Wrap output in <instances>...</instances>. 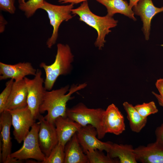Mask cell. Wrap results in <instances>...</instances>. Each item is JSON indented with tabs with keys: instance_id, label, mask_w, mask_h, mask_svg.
I'll list each match as a JSON object with an SVG mask.
<instances>
[{
	"instance_id": "16",
	"label": "cell",
	"mask_w": 163,
	"mask_h": 163,
	"mask_svg": "<svg viewBox=\"0 0 163 163\" xmlns=\"http://www.w3.org/2000/svg\"><path fill=\"white\" fill-rule=\"evenodd\" d=\"M28 92L24 79L14 81L5 110H11L27 106Z\"/></svg>"
},
{
	"instance_id": "25",
	"label": "cell",
	"mask_w": 163,
	"mask_h": 163,
	"mask_svg": "<svg viewBox=\"0 0 163 163\" xmlns=\"http://www.w3.org/2000/svg\"><path fill=\"white\" fill-rule=\"evenodd\" d=\"M134 107L139 114L144 118H147L149 115L156 113L158 111L153 101L137 104Z\"/></svg>"
},
{
	"instance_id": "33",
	"label": "cell",
	"mask_w": 163,
	"mask_h": 163,
	"mask_svg": "<svg viewBox=\"0 0 163 163\" xmlns=\"http://www.w3.org/2000/svg\"><path fill=\"white\" fill-rule=\"evenodd\" d=\"M140 0H129V5L132 8L135 6Z\"/></svg>"
},
{
	"instance_id": "26",
	"label": "cell",
	"mask_w": 163,
	"mask_h": 163,
	"mask_svg": "<svg viewBox=\"0 0 163 163\" xmlns=\"http://www.w3.org/2000/svg\"><path fill=\"white\" fill-rule=\"evenodd\" d=\"M14 81L12 79L8 81L6 83L5 88L0 94V113L5 110Z\"/></svg>"
},
{
	"instance_id": "30",
	"label": "cell",
	"mask_w": 163,
	"mask_h": 163,
	"mask_svg": "<svg viewBox=\"0 0 163 163\" xmlns=\"http://www.w3.org/2000/svg\"><path fill=\"white\" fill-rule=\"evenodd\" d=\"M7 21L5 20L2 14H0V33H2L5 30Z\"/></svg>"
},
{
	"instance_id": "32",
	"label": "cell",
	"mask_w": 163,
	"mask_h": 163,
	"mask_svg": "<svg viewBox=\"0 0 163 163\" xmlns=\"http://www.w3.org/2000/svg\"><path fill=\"white\" fill-rule=\"evenodd\" d=\"M152 93L157 99L159 105L163 107V96L153 91Z\"/></svg>"
},
{
	"instance_id": "15",
	"label": "cell",
	"mask_w": 163,
	"mask_h": 163,
	"mask_svg": "<svg viewBox=\"0 0 163 163\" xmlns=\"http://www.w3.org/2000/svg\"><path fill=\"white\" fill-rule=\"evenodd\" d=\"M137 161L142 163H163V148L155 142L146 146L140 145L134 149Z\"/></svg>"
},
{
	"instance_id": "3",
	"label": "cell",
	"mask_w": 163,
	"mask_h": 163,
	"mask_svg": "<svg viewBox=\"0 0 163 163\" xmlns=\"http://www.w3.org/2000/svg\"><path fill=\"white\" fill-rule=\"evenodd\" d=\"M57 47V52L54 62L50 65H47L44 62H42L40 64V67L43 68L45 72L44 86L47 91L52 90L60 75L69 74L72 69V63L74 60V55L69 46L67 44L59 43Z\"/></svg>"
},
{
	"instance_id": "4",
	"label": "cell",
	"mask_w": 163,
	"mask_h": 163,
	"mask_svg": "<svg viewBox=\"0 0 163 163\" xmlns=\"http://www.w3.org/2000/svg\"><path fill=\"white\" fill-rule=\"evenodd\" d=\"M105 110L101 108H90L81 103L71 108H67L66 116L82 126L91 125L96 129L97 137L103 138L102 121Z\"/></svg>"
},
{
	"instance_id": "29",
	"label": "cell",
	"mask_w": 163,
	"mask_h": 163,
	"mask_svg": "<svg viewBox=\"0 0 163 163\" xmlns=\"http://www.w3.org/2000/svg\"><path fill=\"white\" fill-rule=\"evenodd\" d=\"M155 86L159 94L163 96V78L158 79L156 82Z\"/></svg>"
},
{
	"instance_id": "34",
	"label": "cell",
	"mask_w": 163,
	"mask_h": 163,
	"mask_svg": "<svg viewBox=\"0 0 163 163\" xmlns=\"http://www.w3.org/2000/svg\"><path fill=\"white\" fill-rule=\"evenodd\" d=\"M18 2L19 4H22L25 2V0H18Z\"/></svg>"
},
{
	"instance_id": "21",
	"label": "cell",
	"mask_w": 163,
	"mask_h": 163,
	"mask_svg": "<svg viewBox=\"0 0 163 163\" xmlns=\"http://www.w3.org/2000/svg\"><path fill=\"white\" fill-rule=\"evenodd\" d=\"M123 105L126 113L127 118L131 130L136 133H139L145 126L147 118L142 116L134 106L128 102H124Z\"/></svg>"
},
{
	"instance_id": "17",
	"label": "cell",
	"mask_w": 163,
	"mask_h": 163,
	"mask_svg": "<svg viewBox=\"0 0 163 163\" xmlns=\"http://www.w3.org/2000/svg\"><path fill=\"white\" fill-rule=\"evenodd\" d=\"M54 124L58 143L64 146L82 126L67 117H59L56 120Z\"/></svg>"
},
{
	"instance_id": "22",
	"label": "cell",
	"mask_w": 163,
	"mask_h": 163,
	"mask_svg": "<svg viewBox=\"0 0 163 163\" xmlns=\"http://www.w3.org/2000/svg\"><path fill=\"white\" fill-rule=\"evenodd\" d=\"M103 151L95 149L87 151L85 153L89 163H119V160L111 158L107 154L105 155Z\"/></svg>"
},
{
	"instance_id": "2",
	"label": "cell",
	"mask_w": 163,
	"mask_h": 163,
	"mask_svg": "<svg viewBox=\"0 0 163 163\" xmlns=\"http://www.w3.org/2000/svg\"><path fill=\"white\" fill-rule=\"evenodd\" d=\"M72 14L77 15L79 20L94 28L97 36L94 43L96 47L101 50L106 42L105 37L111 32L110 28L117 25L118 21L107 15L104 16L97 15L90 10L87 1L83 2L78 7L71 10Z\"/></svg>"
},
{
	"instance_id": "19",
	"label": "cell",
	"mask_w": 163,
	"mask_h": 163,
	"mask_svg": "<svg viewBox=\"0 0 163 163\" xmlns=\"http://www.w3.org/2000/svg\"><path fill=\"white\" fill-rule=\"evenodd\" d=\"M107 8V15L113 17L117 13L123 14L134 21L136 19L129 3L124 0H96Z\"/></svg>"
},
{
	"instance_id": "23",
	"label": "cell",
	"mask_w": 163,
	"mask_h": 163,
	"mask_svg": "<svg viewBox=\"0 0 163 163\" xmlns=\"http://www.w3.org/2000/svg\"><path fill=\"white\" fill-rule=\"evenodd\" d=\"M44 0H28L22 4H19L20 10L24 13L25 16L29 18L35 13L36 11L41 9Z\"/></svg>"
},
{
	"instance_id": "13",
	"label": "cell",
	"mask_w": 163,
	"mask_h": 163,
	"mask_svg": "<svg viewBox=\"0 0 163 163\" xmlns=\"http://www.w3.org/2000/svg\"><path fill=\"white\" fill-rule=\"evenodd\" d=\"M132 9L135 14L140 17L143 23L142 30L145 39L148 40L152 20L156 14L163 12V6L160 8L156 7L152 0H140Z\"/></svg>"
},
{
	"instance_id": "27",
	"label": "cell",
	"mask_w": 163,
	"mask_h": 163,
	"mask_svg": "<svg viewBox=\"0 0 163 163\" xmlns=\"http://www.w3.org/2000/svg\"><path fill=\"white\" fill-rule=\"evenodd\" d=\"M15 0H0V10L1 11L14 14L16 11Z\"/></svg>"
},
{
	"instance_id": "20",
	"label": "cell",
	"mask_w": 163,
	"mask_h": 163,
	"mask_svg": "<svg viewBox=\"0 0 163 163\" xmlns=\"http://www.w3.org/2000/svg\"><path fill=\"white\" fill-rule=\"evenodd\" d=\"M111 158H118L120 163H137L134 149L131 145L112 143L107 152Z\"/></svg>"
},
{
	"instance_id": "11",
	"label": "cell",
	"mask_w": 163,
	"mask_h": 163,
	"mask_svg": "<svg viewBox=\"0 0 163 163\" xmlns=\"http://www.w3.org/2000/svg\"><path fill=\"white\" fill-rule=\"evenodd\" d=\"M40 124L38 139L40 148L46 158L58 143L54 124L47 121L40 115L38 119Z\"/></svg>"
},
{
	"instance_id": "31",
	"label": "cell",
	"mask_w": 163,
	"mask_h": 163,
	"mask_svg": "<svg viewBox=\"0 0 163 163\" xmlns=\"http://www.w3.org/2000/svg\"><path fill=\"white\" fill-rule=\"evenodd\" d=\"M58 2L62 4L69 3L77 4L88 0H57Z\"/></svg>"
},
{
	"instance_id": "1",
	"label": "cell",
	"mask_w": 163,
	"mask_h": 163,
	"mask_svg": "<svg viewBox=\"0 0 163 163\" xmlns=\"http://www.w3.org/2000/svg\"><path fill=\"white\" fill-rule=\"evenodd\" d=\"M87 84L84 83L73 85L69 88L67 85L59 89L52 91L46 90L42 103L39 108L40 113L47 112L44 117L45 120L54 124L56 120L59 117H66L67 102L74 97L72 94L86 87Z\"/></svg>"
},
{
	"instance_id": "5",
	"label": "cell",
	"mask_w": 163,
	"mask_h": 163,
	"mask_svg": "<svg viewBox=\"0 0 163 163\" xmlns=\"http://www.w3.org/2000/svg\"><path fill=\"white\" fill-rule=\"evenodd\" d=\"M74 5L71 3L66 5H57L44 0L41 9L46 12L50 24L53 28L52 35L46 42L48 48H51L56 43L58 37L59 29L62 23L64 21H68L73 17L71 10L73 8Z\"/></svg>"
},
{
	"instance_id": "28",
	"label": "cell",
	"mask_w": 163,
	"mask_h": 163,
	"mask_svg": "<svg viewBox=\"0 0 163 163\" xmlns=\"http://www.w3.org/2000/svg\"><path fill=\"white\" fill-rule=\"evenodd\" d=\"M155 133L156 139L155 142L163 148V123L156 128Z\"/></svg>"
},
{
	"instance_id": "7",
	"label": "cell",
	"mask_w": 163,
	"mask_h": 163,
	"mask_svg": "<svg viewBox=\"0 0 163 163\" xmlns=\"http://www.w3.org/2000/svg\"><path fill=\"white\" fill-rule=\"evenodd\" d=\"M42 75L41 70L38 69L33 78L31 79L26 77L24 78L28 92L27 106L36 120L40 115L39 108L46 90Z\"/></svg>"
},
{
	"instance_id": "24",
	"label": "cell",
	"mask_w": 163,
	"mask_h": 163,
	"mask_svg": "<svg viewBox=\"0 0 163 163\" xmlns=\"http://www.w3.org/2000/svg\"><path fill=\"white\" fill-rule=\"evenodd\" d=\"M64 147L58 143L42 163H64Z\"/></svg>"
},
{
	"instance_id": "8",
	"label": "cell",
	"mask_w": 163,
	"mask_h": 163,
	"mask_svg": "<svg viewBox=\"0 0 163 163\" xmlns=\"http://www.w3.org/2000/svg\"><path fill=\"white\" fill-rule=\"evenodd\" d=\"M8 111L12 117L13 135L17 142L20 143L29 133L30 128L35 122L36 119L27 106L23 108Z\"/></svg>"
},
{
	"instance_id": "9",
	"label": "cell",
	"mask_w": 163,
	"mask_h": 163,
	"mask_svg": "<svg viewBox=\"0 0 163 163\" xmlns=\"http://www.w3.org/2000/svg\"><path fill=\"white\" fill-rule=\"evenodd\" d=\"M76 134L79 142L85 154L87 151L95 149L105 151L107 152L112 143L100 140L96 137L97 135L96 129L91 125L82 126Z\"/></svg>"
},
{
	"instance_id": "6",
	"label": "cell",
	"mask_w": 163,
	"mask_h": 163,
	"mask_svg": "<svg viewBox=\"0 0 163 163\" xmlns=\"http://www.w3.org/2000/svg\"><path fill=\"white\" fill-rule=\"evenodd\" d=\"M40 129L39 122H35L23 140V144L20 149L11 153V158L21 160L32 159L41 163L46 157L42 152L39 145L38 134Z\"/></svg>"
},
{
	"instance_id": "14",
	"label": "cell",
	"mask_w": 163,
	"mask_h": 163,
	"mask_svg": "<svg viewBox=\"0 0 163 163\" xmlns=\"http://www.w3.org/2000/svg\"><path fill=\"white\" fill-rule=\"evenodd\" d=\"M37 70L29 62H20L8 64L0 62V80L12 79L17 82L28 75L35 76Z\"/></svg>"
},
{
	"instance_id": "10",
	"label": "cell",
	"mask_w": 163,
	"mask_h": 163,
	"mask_svg": "<svg viewBox=\"0 0 163 163\" xmlns=\"http://www.w3.org/2000/svg\"><path fill=\"white\" fill-rule=\"evenodd\" d=\"M102 126L104 135L107 133L118 135L125 130L123 115L113 104L109 105L104 111Z\"/></svg>"
},
{
	"instance_id": "18",
	"label": "cell",
	"mask_w": 163,
	"mask_h": 163,
	"mask_svg": "<svg viewBox=\"0 0 163 163\" xmlns=\"http://www.w3.org/2000/svg\"><path fill=\"white\" fill-rule=\"evenodd\" d=\"M76 133L65 146L64 163H89L87 155L79 142Z\"/></svg>"
},
{
	"instance_id": "12",
	"label": "cell",
	"mask_w": 163,
	"mask_h": 163,
	"mask_svg": "<svg viewBox=\"0 0 163 163\" xmlns=\"http://www.w3.org/2000/svg\"><path fill=\"white\" fill-rule=\"evenodd\" d=\"M11 125V115L8 111L4 110L0 113V136L2 142L0 158L1 162L3 163L21 162L20 160L11 158L12 144L10 129Z\"/></svg>"
}]
</instances>
